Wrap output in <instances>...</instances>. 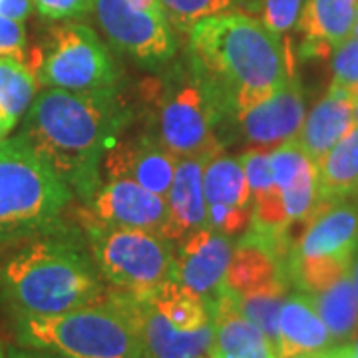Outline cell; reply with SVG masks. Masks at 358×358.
<instances>
[{"label": "cell", "mask_w": 358, "mask_h": 358, "mask_svg": "<svg viewBox=\"0 0 358 358\" xmlns=\"http://www.w3.org/2000/svg\"><path fill=\"white\" fill-rule=\"evenodd\" d=\"M305 115L303 88L293 74L289 82L267 100L237 115V124L247 150L271 154L282 143L294 140L305 122Z\"/></svg>", "instance_id": "cell-13"}, {"label": "cell", "mask_w": 358, "mask_h": 358, "mask_svg": "<svg viewBox=\"0 0 358 358\" xmlns=\"http://www.w3.org/2000/svg\"><path fill=\"white\" fill-rule=\"evenodd\" d=\"M352 90L358 86V34H352L333 52V84Z\"/></svg>", "instance_id": "cell-28"}, {"label": "cell", "mask_w": 358, "mask_h": 358, "mask_svg": "<svg viewBox=\"0 0 358 358\" xmlns=\"http://www.w3.org/2000/svg\"><path fill=\"white\" fill-rule=\"evenodd\" d=\"M358 0H307L299 16L303 34V56L327 58L348 36L357 24Z\"/></svg>", "instance_id": "cell-20"}, {"label": "cell", "mask_w": 358, "mask_h": 358, "mask_svg": "<svg viewBox=\"0 0 358 358\" xmlns=\"http://www.w3.org/2000/svg\"><path fill=\"white\" fill-rule=\"evenodd\" d=\"M140 103L141 134L167 154L201 162L223 154L215 103L193 70L141 82Z\"/></svg>", "instance_id": "cell-5"}, {"label": "cell", "mask_w": 358, "mask_h": 358, "mask_svg": "<svg viewBox=\"0 0 358 358\" xmlns=\"http://www.w3.org/2000/svg\"><path fill=\"white\" fill-rule=\"evenodd\" d=\"M167 22L178 30H192L205 18L229 13L235 0H159Z\"/></svg>", "instance_id": "cell-27"}, {"label": "cell", "mask_w": 358, "mask_h": 358, "mask_svg": "<svg viewBox=\"0 0 358 358\" xmlns=\"http://www.w3.org/2000/svg\"><path fill=\"white\" fill-rule=\"evenodd\" d=\"M245 2H247V8L249 10H257V8H261V2L263 0H245Z\"/></svg>", "instance_id": "cell-38"}, {"label": "cell", "mask_w": 358, "mask_h": 358, "mask_svg": "<svg viewBox=\"0 0 358 358\" xmlns=\"http://www.w3.org/2000/svg\"><path fill=\"white\" fill-rule=\"evenodd\" d=\"M0 56H10L28 64L30 54L26 52V30L20 20L0 14Z\"/></svg>", "instance_id": "cell-30"}, {"label": "cell", "mask_w": 358, "mask_h": 358, "mask_svg": "<svg viewBox=\"0 0 358 358\" xmlns=\"http://www.w3.org/2000/svg\"><path fill=\"white\" fill-rule=\"evenodd\" d=\"M320 358H358V331L345 345H336L322 350Z\"/></svg>", "instance_id": "cell-33"}, {"label": "cell", "mask_w": 358, "mask_h": 358, "mask_svg": "<svg viewBox=\"0 0 358 358\" xmlns=\"http://www.w3.org/2000/svg\"><path fill=\"white\" fill-rule=\"evenodd\" d=\"M301 0H263L261 2V20L275 34L289 32L299 18Z\"/></svg>", "instance_id": "cell-29"}, {"label": "cell", "mask_w": 358, "mask_h": 358, "mask_svg": "<svg viewBox=\"0 0 358 358\" xmlns=\"http://www.w3.org/2000/svg\"><path fill=\"white\" fill-rule=\"evenodd\" d=\"M213 322L211 358H277L267 334L245 317L237 303V293L225 285L213 296Z\"/></svg>", "instance_id": "cell-16"}, {"label": "cell", "mask_w": 358, "mask_h": 358, "mask_svg": "<svg viewBox=\"0 0 358 358\" xmlns=\"http://www.w3.org/2000/svg\"><path fill=\"white\" fill-rule=\"evenodd\" d=\"M6 358H62L58 355H52L48 350H38V348H10Z\"/></svg>", "instance_id": "cell-34"}, {"label": "cell", "mask_w": 358, "mask_h": 358, "mask_svg": "<svg viewBox=\"0 0 358 358\" xmlns=\"http://www.w3.org/2000/svg\"><path fill=\"white\" fill-rule=\"evenodd\" d=\"M38 80L32 68L10 56H0V114L18 117L36 98Z\"/></svg>", "instance_id": "cell-26"}, {"label": "cell", "mask_w": 358, "mask_h": 358, "mask_svg": "<svg viewBox=\"0 0 358 358\" xmlns=\"http://www.w3.org/2000/svg\"><path fill=\"white\" fill-rule=\"evenodd\" d=\"M110 296L96 263L80 245L40 237L0 267V299L14 317H44Z\"/></svg>", "instance_id": "cell-3"}, {"label": "cell", "mask_w": 358, "mask_h": 358, "mask_svg": "<svg viewBox=\"0 0 358 358\" xmlns=\"http://www.w3.org/2000/svg\"><path fill=\"white\" fill-rule=\"evenodd\" d=\"M178 157L167 154L143 134L128 140H117L103 155V167L110 179H131L155 195H167Z\"/></svg>", "instance_id": "cell-15"}, {"label": "cell", "mask_w": 358, "mask_h": 358, "mask_svg": "<svg viewBox=\"0 0 358 358\" xmlns=\"http://www.w3.org/2000/svg\"><path fill=\"white\" fill-rule=\"evenodd\" d=\"M355 126L358 124L352 92L331 86L315 103V108L305 115V122L293 141L310 162L317 164Z\"/></svg>", "instance_id": "cell-17"}, {"label": "cell", "mask_w": 358, "mask_h": 358, "mask_svg": "<svg viewBox=\"0 0 358 358\" xmlns=\"http://www.w3.org/2000/svg\"><path fill=\"white\" fill-rule=\"evenodd\" d=\"M36 80L48 88L98 92L120 88V72L98 34L84 24L56 26L40 50Z\"/></svg>", "instance_id": "cell-9"}, {"label": "cell", "mask_w": 358, "mask_h": 358, "mask_svg": "<svg viewBox=\"0 0 358 358\" xmlns=\"http://www.w3.org/2000/svg\"><path fill=\"white\" fill-rule=\"evenodd\" d=\"M129 4L138 10H154V13H159L162 10V4L159 0H128ZM164 13V10H162Z\"/></svg>", "instance_id": "cell-35"}, {"label": "cell", "mask_w": 358, "mask_h": 358, "mask_svg": "<svg viewBox=\"0 0 358 358\" xmlns=\"http://www.w3.org/2000/svg\"><path fill=\"white\" fill-rule=\"evenodd\" d=\"M129 301L145 358H203L205 355H209L215 334V322L199 331L185 333L176 329L145 299L129 296Z\"/></svg>", "instance_id": "cell-18"}, {"label": "cell", "mask_w": 358, "mask_h": 358, "mask_svg": "<svg viewBox=\"0 0 358 358\" xmlns=\"http://www.w3.org/2000/svg\"><path fill=\"white\" fill-rule=\"evenodd\" d=\"M20 346L62 358H145L128 294L44 317H14Z\"/></svg>", "instance_id": "cell-4"}, {"label": "cell", "mask_w": 358, "mask_h": 358, "mask_svg": "<svg viewBox=\"0 0 358 358\" xmlns=\"http://www.w3.org/2000/svg\"><path fill=\"white\" fill-rule=\"evenodd\" d=\"M303 223L287 273L303 293L315 294L350 271L358 251V209L346 201L319 203Z\"/></svg>", "instance_id": "cell-7"}, {"label": "cell", "mask_w": 358, "mask_h": 358, "mask_svg": "<svg viewBox=\"0 0 358 358\" xmlns=\"http://www.w3.org/2000/svg\"><path fill=\"white\" fill-rule=\"evenodd\" d=\"M333 345H345L358 331V299L350 271L319 293L310 294Z\"/></svg>", "instance_id": "cell-24"}, {"label": "cell", "mask_w": 358, "mask_h": 358, "mask_svg": "<svg viewBox=\"0 0 358 358\" xmlns=\"http://www.w3.org/2000/svg\"><path fill=\"white\" fill-rule=\"evenodd\" d=\"M331 346L333 338L320 319L313 296L307 293L287 296L279 313L277 358L319 355Z\"/></svg>", "instance_id": "cell-21"}, {"label": "cell", "mask_w": 358, "mask_h": 358, "mask_svg": "<svg viewBox=\"0 0 358 358\" xmlns=\"http://www.w3.org/2000/svg\"><path fill=\"white\" fill-rule=\"evenodd\" d=\"M72 195L20 134L0 143V245L52 233Z\"/></svg>", "instance_id": "cell-6"}, {"label": "cell", "mask_w": 358, "mask_h": 358, "mask_svg": "<svg viewBox=\"0 0 358 358\" xmlns=\"http://www.w3.org/2000/svg\"><path fill=\"white\" fill-rule=\"evenodd\" d=\"M319 203H338L358 195V126L317 162Z\"/></svg>", "instance_id": "cell-22"}, {"label": "cell", "mask_w": 358, "mask_h": 358, "mask_svg": "<svg viewBox=\"0 0 358 358\" xmlns=\"http://www.w3.org/2000/svg\"><path fill=\"white\" fill-rule=\"evenodd\" d=\"M352 92V98H355V106H357V124H358V86L350 90Z\"/></svg>", "instance_id": "cell-39"}, {"label": "cell", "mask_w": 358, "mask_h": 358, "mask_svg": "<svg viewBox=\"0 0 358 358\" xmlns=\"http://www.w3.org/2000/svg\"><path fill=\"white\" fill-rule=\"evenodd\" d=\"M192 70L201 80L219 122L267 100L293 76V56L255 16L223 13L189 30Z\"/></svg>", "instance_id": "cell-1"}, {"label": "cell", "mask_w": 358, "mask_h": 358, "mask_svg": "<svg viewBox=\"0 0 358 358\" xmlns=\"http://www.w3.org/2000/svg\"><path fill=\"white\" fill-rule=\"evenodd\" d=\"M86 231L94 263L114 293L143 299L171 279L173 249L159 233L126 227Z\"/></svg>", "instance_id": "cell-8"}, {"label": "cell", "mask_w": 358, "mask_h": 358, "mask_svg": "<svg viewBox=\"0 0 358 358\" xmlns=\"http://www.w3.org/2000/svg\"><path fill=\"white\" fill-rule=\"evenodd\" d=\"M30 8H32V0H0V14L20 22L30 14Z\"/></svg>", "instance_id": "cell-32"}, {"label": "cell", "mask_w": 358, "mask_h": 358, "mask_svg": "<svg viewBox=\"0 0 358 358\" xmlns=\"http://www.w3.org/2000/svg\"><path fill=\"white\" fill-rule=\"evenodd\" d=\"M0 358H6V355H4V350H2V346H0Z\"/></svg>", "instance_id": "cell-42"}, {"label": "cell", "mask_w": 358, "mask_h": 358, "mask_svg": "<svg viewBox=\"0 0 358 358\" xmlns=\"http://www.w3.org/2000/svg\"><path fill=\"white\" fill-rule=\"evenodd\" d=\"M143 299L179 331L193 333L213 322V299L193 293L173 279L159 285Z\"/></svg>", "instance_id": "cell-23"}, {"label": "cell", "mask_w": 358, "mask_h": 358, "mask_svg": "<svg viewBox=\"0 0 358 358\" xmlns=\"http://www.w3.org/2000/svg\"><path fill=\"white\" fill-rule=\"evenodd\" d=\"M84 203V229L126 227L162 235L167 211L166 199L143 189L131 179H110L108 183H100Z\"/></svg>", "instance_id": "cell-11"}, {"label": "cell", "mask_w": 358, "mask_h": 358, "mask_svg": "<svg viewBox=\"0 0 358 358\" xmlns=\"http://www.w3.org/2000/svg\"><path fill=\"white\" fill-rule=\"evenodd\" d=\"M352 34H358V13H357V24H355V32Z\"/></svg>", "instance_id": "cell-41"}, {"label": "cell", "mask_w": 358, "mask_h": 358, "mask_svg": "<svg viewBox=\"0 0 358 358\" xmlns=\"http://www.w3.org/2000/svg\"><path fill=\"white\" fill-rule=\"evenodd\" d=\"M131 120L120 88L68 92L48 88L34 98L22 138L70 185L88 199L100 185V164Z\"/></svg>", "instance_id": "cell-2"}, {"label": "cell", "mask_w": 358, "mask_h": 358, "mask_svg": "<svg viewBox=\"0 0 358 358\" xmlns=\"http://www.w3.org/2000/svg\"><path fill=\"white\" fill-rule=\"evenodd\" d=\"M32 4L44 18L66 20V18H76L92 10L94 0H32Z\"/></svg>", "instance_id": "cell-31"}, {"label": "cell", "mask_w": 358, "mask_h": 358, "mask_svg": "<svg viewBox=\"0 0 358 358\" xmlns=\"http://www.w3.org/2000/svg\"><path fill=\"white\" fill-rule=\"evenodd\" d=\"M294 358H320V352L319 355H303V357H294Z\"/></svg>", "instance_id": "cell-40"}, {"label": "cell", "mask_w": 358, "mask_h": 358, "mask_svg": "<svg viewBox=\"0 0 358 358\" xmlns=\"http://www.w3.org/2000/svg\"><path fill=\"white\" fill-rule=\"evenodd\" d=\"M173 253L171 279L192 289L193 293L213 299L225 281L233 247L229 235L215 229H197L178 241Z\"/></svg>", "instance_id": "cell-14"}, {"label": "cell", "mask_w": 358, "mask_h": 358, "mask_svg": "<svg viewBox=\"0 0 358 358\" xmlns=\"http://www.w3.org/2000/svg\"><path fill=\"white\" fill-rule=\"evenodd\" d=\"M16 126V122H14L13 117H8V115L0 114V143L6 140V136H8V131Z\"/></svg>", "instance_id": "cell-36"}, {"label": "cell", "mask_w": 358, "mask_h": 358, "mask_svg": "<svg viewBox=\"0 0 358 358\" xmlns=\"http://www.w3.org/2000/svg\"><path fill=\"white\" fill-rule=\"evenodd\" d=\"M203 193L207 227L223 235H239L251 225L253 201L239 157L217 155L205 164Z\"/></svg>", "instance_id": "cell-12"}, {"label": "cell", "mask_w": 358, "mask_h": 358, "mask_svg": "<svg viewBox=\"0 0 358 358\" xmlns=\"http://www.w3.org/2000/svg\"><path fill=\"white\" fill-rule=\"evenodd\" d=\"M207 162L179 159L176 178L167 192L166 221L162 237L178 243L197 229L207 227V207L203 193V169Z\"/></svg>", "instance_id": "cell-19"}, {"label": "cell", "mask_w": 358, "mask_h": 358, "mask_svg": "<svg viewBox=\"0 0 358 358\" xmlns=\"http://www.w3.org/2000/svg\"><path fill=\"white\" fill-rule=\"evenodd\" d=\"M92 8L120 52L140 62H164L176 54V38L162 10H138L128 0H94Z\"/></svg>", "instance_id": "cell-10"}, {"label": "cell", "mask_w": 358, "mask_h": 358, "mask_svg": "<svg viewBox=\"0 0 358 358\" xmlns=\"http://www.w3.org/2000/svg\"><path fill=\"white\" fill-rule=\"evenodd\" d=\"M287 282H289L287 277H277L255 289L237 294L241 313L267 334L273 346H277V338H279V313L287 299Z\"/></svg>", "instance_id": "cell-25"}, {"label": "cell", "mask_w": 358, "mask_h": 358, "mask_svg": "<svg viewBox=\"0 0 358 358\" xmlns=\"http://www.w3.org/2000/svg\"><path fill=\"white\" fill-rule=\"evenodd\" d=\"M350 275H352V282H355V291H357V299H358V253L355 255V259H352Z\"/></svg>", "instance_id": "cell-37"}]
</instances>
